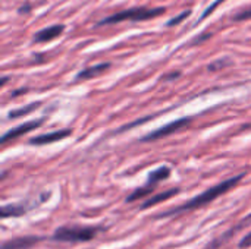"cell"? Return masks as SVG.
I'll list each match as a JSON object with an SVG mask.
<instances>
[{
	"label": "cell",
	"instance_id": "cell-1",
	"mask_svg": "<svg viewBox=\"0 0 251 249\" xmlns=\"http://www.w3.org/2000/svg\"><path fill=\"white\" fill-rule=\"evenodd\" d=\"M246 176V173H241V175H237L234 178H229L209 189H206L204 192H201L200 195L188 200L187 203L178 205V207H174L168 211H163L160 214L156 216V219H168V217H174V216H178V214H182V213H190V211H194V210H199V208H203L206 205H209L210 203H213L215 200H218L219 197L225 195L226 192H229L232 188H235L241 181L243 178Z\"/></svg>",
	"mask_w": 251,
	"mask_h": 249
},
{
	"label": "cell",
	"instance_id": "cell-2",
	"mask_svg": "<svg viewBox=\"0 0 251 249\" xmlns=\"http://www.w3.org/2000/svg\"><path fill=\"white\" fill-rule=\"evenodd\" d=\"M100 232L101 229L94 226H79V225L60 226L51 235V241L62 242V244H84L93 241Z\"/></svg>",
	"mask_w": 251,
	"mask_h": 249
},
{
	"label": "cell",
	"instance_id": "cell-3",
	"mask_svg": "<svg viewBox=\"0 0 251 249\" xmlns=\"http://www.w3.org/2000/svg\"><path fill=\"white\" fill-rule=\"evenodd\" d=\"M165 13V7H131L113 13L99 22V25H112L122 21H147Z\"/></svg>",
	"mask_w": 251,
	"mask_h": 249
},
{
	"label": "cell",
	"instance_id": "cell-4",
	"mask_svg": "<svg viewBox=\"0 0 251 249\" xmlns=\"http://www.w3.org/2000/svg\"><path fill=\"white\" fill-rule=\"evenodd\" d=\"M191 123V117H181V119H176L171 123H168L166 126H162L153 132H150L149 135L143 136L141 141L143 142H151V141H157V139H162L165 136H169L175 132H179L182 131L184 128H187L188 125Z\"/></svg>",
	"mask_w": 251,
	"mask_h": 249
},
{
	"label": "cell",
	"instance_id": "cell-5",
	"mask_svg": "<svg viewBox=\"0 0 251 249\" xmlns=\"http://www.w3.org/2000/svg\"><path fill=\"white\" fill-rule=\"evenodd\" d=\"M43 203V200L40 201H24V203H16V204H7L1 207L0 216L1 219H9V217H21L26 213H29L31 210L37 208V205Z\"/></svg>",
	"mask_w": 251,
	"mask_h": 249
},
{
	"label": "cell",
	"instance_id": "cell-6",
	"mask_svg": "<svg viewBox=\"0 0 251 249\" xmlns=\"http://www.w3.org/2000/svg\"><path fill=\"white\" fill-rule=\"evenodd\" d=\"M43 241H44L43 236H35V235L18 236V238H12V239L4 241L0 249H31Z\"/></svg>",
	"mask_w": 251,
	"mask_h": 249
},
{
	"label": "cell",
	"instance_id": "cell-7",
	"mask_svg": "<svg viewBox=\"0 0 251 249\" xmlns=\"http://www.w3.org/2000/svg\"><path fill=\"white\" fill-rule=\"evenodd\" d=\"M250 225H251V214L250 216H247L244 220H241L237 226L231 227L228 232H225L224 235H221L219 238L213 239V241H212V242H210V244H209V245H207L204 249H219L222 245H225L228 241H231V239H232V238H234L240 230H244V229H246L247 226H250Z\"/></svg>",
	"mask_w": 251,
	"mask_h": 249
},
{
	"label": "cell",
	"instance_id": "cell-8",
	"mask_svg": "<svg viewBox=\"0 0 251 249\" xmlns=\"http://www.w3.org/2000/svg\"><path fill=\"white\" fill-rule=\"evenodd\" d=\"M43 123H44V119L25 122V123H22V125H19V126H16V128L7 131V132L1 136V142L6 144L7 141H12V139L18 138V136H21V135H24V134H28V132H31V131H34V129H37V128H40Z\"/></svg>",
	"mask_w": 251,
	"mask_h": 249
},
{
	"label": "cell",
	"instance_id": "cell-9",
	"mask_svg": "<svg viewBox=\"0 0 251 249\" xmlns=\"http://www.w3.org/2000/svg\"><path fill=\"white\" fill-rule=\"evenodd\" d=\"M71 135H72V131L71 129H60V131H54V132H50V134H43V135L34 136V138L29 139V144L31 145L53 144V142H57L60 139H65V138H68Z\"/></svg>",
	"mask_w": 251,
	"mask_h": 249
},
{
	"label": "cell",
	"instance_id": "cell-10",
	"mask_svg": "<svg viewBox=\"0 0 251 249\" xmlns=\"http://www.w3.org/2000/svg\"><path fill=\"white\" fill-rule=\"evenodd\" d=\"M63 31H65V25H63V23L51 25V26H49V28H44V29L35 32V34H34V41H35V43L51 41V40L57 38L59 35H62Z\"/></svg>",
	"mask_w": 251,
	"mask_h": 249
},
{
	"label": "cell",
	"instance_id": "cell-11",
	"mask_svg": "<svg viewBox=\"0 0 251 249\" xmlns=\"http://www.w3.org/2000/svg\"><path fill=\"white\" fill-rule=\"evenodd\" d=\"M176 194H179V188H171V189H168V191H165V192H160V194H157V195L150 197L146 203L141 204L140 208H141V210H147V208H150V207H153V205H157V204H160V203H163V201L171 200V198L175 197Z\"/></svg>",
	"mask_w": 251,
	"mask_h": 249
},
{
	"label": "cell",
	"instance_id": "cell-12",
	"mask_svg": "<svg viewBox=\"0 0 251 249\" xmlns=\"http://www.w3.org/2000/svg\"><path fill=\"white\" fill-rule=\"evenodd\" d=\"M109 68H110V63H99V65H94V66H91V68L82 69V70L76 75V79H91V78L100 76V75L104 73Z\"/></svg>",
	"mask_w": 251,
	"mask_h": 249
},
{
	"label": "cell",
	"instance_id": "cell-13",
	"mask_svg": "<svg viewBox=\"0 0 251 249\" xmlns=\"http://www.w3.org/2000/svg\"><path fill=\"white\" fill-rule=\"evenodd\" d=\"M169 176H171V167H168V166H162V167H159V169L153 170V172L149 175V178H147V185H149V186L156 188L159 182L166 181Z\"/></svg>",
	"mask_w": 251,
	"mask_h": 249
},
{
	"label": "cell",
	"instance_id": "cell-14",
	"mask_svg": "<svg viewBox=\"0 0 251 249\" xmlns=\"http://www.w3.org/2000/svg\"><path fill=\"white\" fill-rule=\"evenodd\" d=\"M153 191H154V188H153V186H149V185H146V186H143V188H137L131 195L126 197L125 201H126V203L138 201V200H141V198H144V197H149Z\"/></svg>",
	"mask_w": 251,
	"mask_h": 249
},
{
	"label": "cell",
	"instance_id": "cell-15",
	"mask_svg": "<svg viewBox=\"0 0 251 249\" xmlns=\"http://www.w3.org/2000/svg\"><path fill=\"white\" fill-rule=\"evenodd\" d=\"M38 106H40V103H31V104H28V106H25V107H21V109H18V110H13V112L9 113V119H16V117L25 116V114H28V113H31V112H34V110H37Z\"/></svg>",
	"mask_w": 251,
	"mask_h": 249
},
{
	"label": "cell",
	"instance_id": "cell-16",
	"mask_svg": "<svg viewBox=\"0 0 251 249\" xmlns=\"http://www.w3.org/2000/svg\"><path fill=\"white\" fill-rule=\"evenodd\" d=\"M247 19H251V6L247 9H243L234 16V21H247Z\"/></svg>",
	"mask_w": 251,
	"mask_h": 249
},
{
	"label": "cell",
	"instance_id": "cell-17",
	"mask_svg": "<svg viewBox=\"0 0 251 249\" xmlns=\"http://www.w3.org/2000/svg\"><path fill=\"white\" fill-rule=\"evenodd\" d=\"M190 13H191L190 10H185V12H182V13H181L179 16H175V18H172V19H171V21L168 22V26H174V25H176V23L182 22V21H184L185 18H188V16H190Z\"/></svg>",
	"mask_w": 251,
	"mask_h": 249
},
{
	"label": "cell",
	"instance_id": "cell-18",
	"mask_svg": "<svg viewBox=\"0 0 251 249\" xmlns=\"http://www.w3.org/2000/svg\"><path fill=\"white\" fill-rule=\"evenodd\" d=\"M228 65H231V62H225L224 59H219L215 63L209 65V70H219V69H222V68H225Z\"/></svg>",
	"mask_w": 251,
	"mask_h": 249
},
{
	"label": "cell",
	"instance_id": "cell-19",
	"mask_svg": "<svg viewBox=\"0 0 251 249\" xmlns=\"http://www.w3.org/2000/svg\"><path fill=\"white\" fill-rule=\"evenodd\" d=\"M238 248L240 249H249L251 248V232H249L238 244Z\"/></svg>",
	"mask_w": 251,
	"mask_h": 249
},
{
	"label": "cell",
	"instance_id": "cell-20",
	"mask_svg": "<svg viewBox=\"0 0 251 249\" xmlns=\"http://www.w3.org/2000/svg\"><path fill=\"white\" fill-rule=\"evenodd\" d=\"M222 1H224V0H218V1H216V3H215L213 6H210V7H209V9H207V10L204 12V15H203L201 18H200V21H201V19H204V18H207V16L210 15V12H213V10H215V9H216V7H218V6H219V4H221Z\"/></svg>",
	"mask_w": 251,
	"mask_h": 249
},
{
	"label": "cell",
	"instance_id": "cell-21",
	"mask_svg": "<svg viewBox=\"0 0 251 249\" xmlns=\"http://www.w3.org/2000/svg\"><path fill=\"white\" fill-rule=\"evenodd\" d=\"M29 9H31V6H29V4H26V6H25V7H24V6H22V7H21V9H19V12H21V13H22V12H28V10H29Z\"/></svg>",
	"mask_w": 251,
	"mask_h": 249
},
{
	"label": "cell",
	"instance_id": "cell-22",
	"mask_svg": "<svg viewBox=\"0 0 251 249\" xmlns=\"http://www.w3.org/2000/svg\"><path fill=\"white\" fill-rule=\"evenodd\" d=\"M178 76H179V73L176 72V73H172V75L166 76V79H174V78H178Z\"/></svg>",
	"mask_w": 251,
	"mask_h": 249
},
{
	"label": "cell",
	"instance_id": "cell-23",
	"mask_svg": "<svg viewBox=\"0 0 251 249\" xmlns=\"http://www.w3.org/2000/svg\"><path fill=\"white\" fill-rule=\"evenodd\" d=\"M6 82H7V78H1V82H0V85L3 87V85H4Z\"/></svg>",
	"mask_w": 251,
	"mask_h": 249
}]
</instances>
